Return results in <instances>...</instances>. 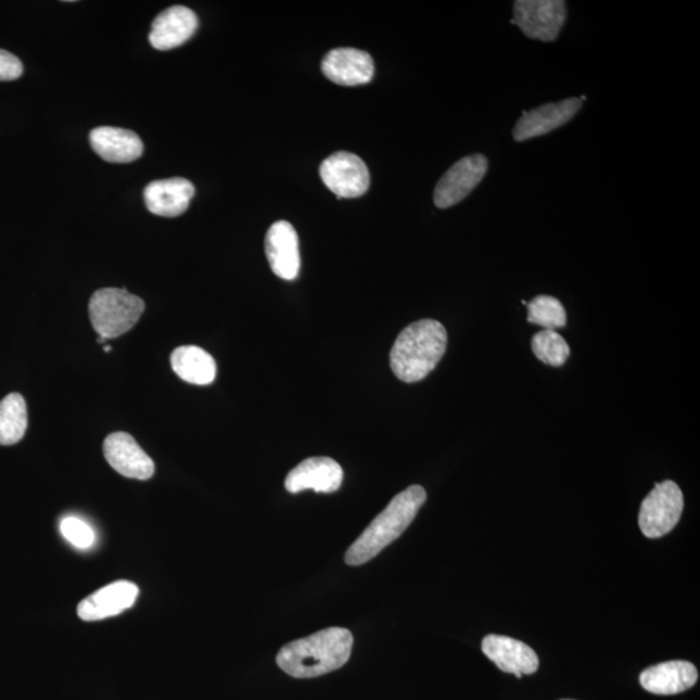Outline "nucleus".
<instances>
[{
	"label": "nucleus",
	"instance_id": "1",
	"mask_svg": "<svg viewBox=\"0 0 700 700\" xmlns=\"http://www.w3.org/2000/svg\"><path fill=\"white\" fill-rule=\"evenodd\" d=\"M353 649V635L345 628H327L287 644L278 652L279 669L295 678H313L342 669Z\"/></svg>",
	"mask_w": 700,
	"mask_h": 700
},
{
	"label": "nucleus",
	"instance_id": "2",
	"mask_svg": "<svg viewBox=\"0 0 700 700\" xmlns=\"http://www.w3.org/2000/svg\"><path fill=\"white\" fill-rule=\"evenodd\" d=\"M448 345L445 327L435 319H422L399 333L391 351L393 373L405 383H417L436 369Z\"/></svg>",
	"mask_w": 700,
	"mask_h": 700
},
{
	"label": "nucleus",
	"instance_id": "3",
	"mask_svg": "<svg viewBox=\"0 0 700 700\" xmlns=\"http://www.w3.org/2000/svg\"><path fill=\"white\" fill-rule=\"evenodd\" d=\"M425 499L427 493L420 485H411L408 489L398 493L346 550L345 563L348 565L368 563L386 546L396 542L409 529Z\"/></svg>",
	"mask_w": 700,
	"mask_h": 700
},
{
	"label": "nucleus",
	"instance_id": "4",
	"mask_svg": "<svg viewBox=\"0 0 700 700\" xmlns=\"http://www.w3.org/2000/svg\"><path fill=\"white\" fill-rule=\"evenodd\" d=\"M145 305L142 298L126 290L103 289L91 296L90 319L99 336L115 339L124 335L142 317Z\"/></svg>",
	"mask_w": 700,
	"mask_h": 700
},
{
	"label": "nucleus",
	"instance_id": "5",
	"mask_svg": "<svg viewBox=\"0 0 700 700\" xmlns=\"http://www.w3.org/2000/svg\"><path fill=\"white\" fill-rule=\"evenodd\" d=\"M684 495L679 486L665 480L656 485L644 499L639 510L638 524L648 538H660L670 533L682 519Z\"/></svg>",
	"mask_w": 700,
	"mask_h": 700
},
{
	"label": "nucleus",
	"instance_id": "6",
	"mask_svg": "<svg viewBox=\"0 0 700 700\" xmlns=\"http://www.w3.org/2000/svg\"><path fill=\"white\" fill-rule=\"evenodd\" d=\"M567 9L562 0H518L513 4V18L519 29L531 39L552 42L565 23Z\"/></svg>",
	"mask_w": 700,
	"mask_h": 700
},
{
	"label": "nucleus",
	"instance_id": "7",
	"mask_svg": "<svg viewBox=\"0 0 700 700\" xmlns=\"http://www.w3.org/2000/svg\"><path fill=\"white\" fill-rule=\"evenodd\" d=\"M319 175L338 199L362 196L370 187L368 166L362 158L351 152L340 151L327 157Z\"/></svg>",
	"mask_w": 700,
	"mask_h": 700
},
{
	"label": "nucleus",
	"instance_id": "8",
	"mask_svg": "<svg viewBox=\"0 0 700 700\" xmlns=\"http://www.w3.org/2000/svg\"><path fill=\"white\" fill-rule=\"evenodd\" d=\"M488 166V158L480 153L459 160L436 186L433 199L437 208H450L461 203L483 181Z\"/></svg>",
	"mask_w": 700,
	"mask_h": 700
},
{
	"label": "nucleus",
	"instance_id": "9",
	"mask_svg": "<svg viewBox=\"0 0 700 700\" xmlns=\"http://www.w3.org/2000/svg\"><path fill=\"white\" fill-rule=\"evenodd\" d=\"M582 100L571 98L558 103H549L538 109L526 111L518 119L513 128V139L524 142L532 138L549 135L552 130L570 123L576 113L582 110Z\"/></svg>",
	"mask_w": 700,
	"mask_h": 700
},
{
	"label": "nucleus",
	"instance_id": "10",
	"mask_svg": "<svg viewBox=\"0 0 700 700\" xmlns=\"http://www.w3.org/2000/svg\"><path fill=\"white\" fill-rule=\"evenodd\" d=\"M342 466L329 457H313L297 464L285 478V489L296 493L313 489L317 493H333L343 484Z\"/></svg>",
	"mask_w": 700,
	"mask_h": 700
},
{
	"label": "nucleus",
	"instance_id": "11",
	"mask_svg": "<svg viewBox=\"0 0 700 700\" xmlns=\"http://www.w3.org/2000/svg\"><path fill=\"white\" fill-rule=\"evenodd\" d=\"M103 450L106 462L125 478L149 480L155 473V463L129 433H112L105 438Z\"/></svg>",
	"mask_w": 700,
	"mask_h": 700
},
{
	"label": "nucleus",
	"instance_id": "12",
	"mask_svg": "<svg viewBox=\"0 0 700 700\" xmlns=\"http://www.w3.org/2000/svg\"><path fill=\"white\" fill-rule=\"evenodd\" d=\"M484 656L492 660L499 670L511 673L518 678L533 675L539 665L535 650L531 646L508 636L489 635L483 639Z\"/></svg>",
	"mask_w": 700,
	"mask_h": 700
},
{
	"label": "nucleus",
	"instance_id": "13",
	"mask_svg": "<svg viewBox=\"0 0 700 700\" xmlns=\"http://www.w3.org/2000/svg\"><path fill=\"white\" fill-rule=\"evenodd\" d=\"M266 257L272 272L284 280L296 279L300 272L298 237L290 222L278 221L271 225L265 239Z\"/></svg>",
	"mask_w": 700,
	"mask_h": 700
},
{
	"label": "nucleus",
	"instance_id": "14",
	"mask_svg": "<svg viewBox=\"0 0 700 700\" xmlns=\"http://www.w3.org/2000/svg\"><path fill=\"white\" fill-rule=\"evenodd\" d=\"M139 588L135 583L116 582L92 593L77 607L78 616L85 622H97L119 615L136 603Z\"/></svg>",
	"mask_w": 700,
	"mask_h": 700
},
{
	"label": "nucleus",
	"instance_id": "15",
	"mask_svg": "<svg viewBox=\"0 0 700 700\" xmlns=\"http://www.w3.org/2000/svg\"><path fill=\"white\" fill-rule=\"evenodd\" d=\"M696 665L685 660H671L649 666L639 676L646 691L656 696H676L689 690L698 682Z\"/></svg>",
	"mask_w": 700,
	"mask_h": 700
},
{
	"label": "nucleus",
	"instance_id": "16",
	"mask_svg": "<svg viewBox=\"0 0 700 700\" xmlns=\"http://www.w3.org/2000/svg\"><path fill=\"white\" fill-rule=\"evenodd\" d=\"M372 58L357 49L332 50L323 59L322 72L330 81L342 86L369 84L373 77Z\"/></svg>",
	"mask_w": 700,
	"mask_h": 700
},
{
	"label": "nucleus",
	"instance_id": "17",
	"mask_svg": "<svg viewBox=\"0 0 700 700\" xmlns=\"http://www.w3.org/2000/svg\"><path fill=\"white\" fill-rule=\"evenodd\" d=\"M198 25L195 12L184 5L170 7L153 22L150 42L160 51L177 49L195 35Z\"/></svg>",
	"mask_w": 700,
	"mask_h": 700
},
{
	"label": "nucleus",
	"instance_id": "18",
	"mask_svg": "<svg viewBox=\"0 0 700 700\" xmlns=\"http://www.w3.org/2000/svg\"><path fill=\"white\" fill-rule=\"evenodd\" d=\"M195 187L184 178L163 179L151 182L144 190L147 208L153 215L178 217L189 209Z\"/></svg>",
	"mask_w": 700,
	"mask_h": 700
},
{
	"label": "nucleus",
	"instance_id": "19",
	"mask_svg": "<svg viewBox=\"0 0 700 700\" xmlns=\"http://www.w3.org/2000/svg\"><path fill=\"white\" fill-rule=\"evenodd\" d=\"M92 150L109 163L126 164L142 156V140L130 130L102 126L91 131Z\"/></svg>",
	"mask_w": 700,
	"mask_h": 700
},
{
	"label": "nucleus",
	"instance_id": "20",
	"mask_svg": "<svg viewBox=\"0 0 700 700\" xmlns=\"http://www.w3.org/2000/svg\"><path fill=\"white\" fill-rule=\"evenodd\" d=\"M173 370L187 383L209 385L215 382L217 365L208 352L195 345L179 346L171 353Z\"/></svg>",
	"mask_w": 700,
	"mask_h": 700
},
{
	"label": "nucleus",
	"instance_id": "21",
	"mask_svg": "<svg viewBox=\"0 0 700 700\" xmlns=\"http://www.w3.org/2000/svg\"><path fill=\"white\" fill-rule=\"evenodd\" d=\"M28 429V409L20 393H11L0 402V445H15Z\"/></svg>",
	"mask_w": 700,
	"mask_h": 700
},
{
	"label": "nucleus",
	"instance_id": "22",
	"mask_svg": "<svg viewBox=\"0 0 700 700\" xmlns=\"http://www.w3.org/2000/svg\"><path fill=\"white\" fill-rule=\"evenodd\" d=\"M532 351L539 361L560 368L571 355L570 345L557 331L543 330L532 339Z\"/></svg>",
	"mask_w": 700,
	"mask_h": 700
},
{
	"label": "nucleus",
	"instance_id": "23",
	"mask_svg": "<svg viewBox=\"0 0 700 700\" xmlns=\"http://www.w3.org/2000/svg\"><path fill=\"white\" fill-rule=\"evenodd\" d=\"M529 305V322L556 331L567 323L564 306L552 296H537Z\"/></svg>",
	"mask_w": 700,
	"mask_h": 700
},
{
	"label": "nucleus",
	"instance_id": "24",
	"mask_svg": "<svg viewBox=\"0 0 700 700\" xmlns=\"http://www.w3.org/2000/svg\"><path fill=\"white\" fill-rule=\"evenodd\" d=\"M60 531H62L66 542H69L78 549H89L96 543V532L82 519L76 517L63 519L62 523H60Z\"/></svg>",
	"mask_w": 700,
	"mask_h": 700
},
{
	"label": "nucleus",
	"instance_id": "25",
	"mask_svg": "<svg viewBox=\"0 0 700 700\" xmlns=\"http://www.w3.org/2000/svg\"><path fill=\"white\" fill-rule=\"evenodd\" d=\"M23 63L11 52L0 50V81H13L23 75Z\"/></svg>",
	"mask_w": 700,
	"mask_h": 700
},
{
	"label": "nucleus",
	"instance_id": "26",
	"mask_svg": "<svg viewBox=\"0 0 700 700\" xmlns=\"http://www.w3.org/2000/svg\"><path fill=\"white\" fill-rule=\"evenodd\" d=\"M111 351H112L111 346H109V345H105V346H104V352H105V353H109V352H111Z\"/></svg>",
	"mask_w": 700,
	"mask_h": 700
},
{
	"label": "nucleus",
	"instance_id": "27",
	"mask_svg": "<svg viewBox=\"0 0 700 700\" xmlns=\"http://www.w3.org/2000/svg\"><path fill=\"white\" fill-rule=\"evenodd\" d=\"M562 700H573V699H562Z\"/></svg>",
	"mask_w": 700,
	"mask_h": 700
}]
</instances>
